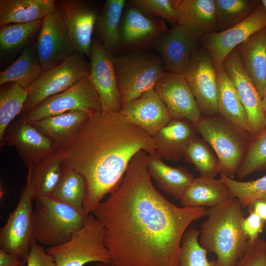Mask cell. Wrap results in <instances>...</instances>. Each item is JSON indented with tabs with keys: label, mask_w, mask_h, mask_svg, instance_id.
Masks as SVG:
<instances>
[{
	"label": "cell",
	"mask_w": 266,
	"mask_h": 266,
	"mask_svg": "<svg viewBox=\"0 0 266 266\" xmlns=\"http://www.w3.org/2000/svg\"><path fill=\"white\" fill-rule=\"evenodd\" d=\"M154 89L173 119H185L196 124L202 117L184 76L166 72Z\"/></svg>",
	"instance_id": "obj_16"
},
{
	"label": "cell",
	"mask_w": 266,
	"mask_h": 266,
	"mask_svg": "<svg viewBox=\"0 0 266 266\" xmlns=\"http://www.w3.org/2000/svg\"><path fill=\"white\" fill-rule=\"evenodd\" d=\"M261 3H262V4L263 5L265 9V10L266 11V0H262L261 1Z\"/></svg>",
	"instance_id": "obj_49"
},
{
	"label": "cell",
	"mask_w": 266,
	"mask_h": 266,
	"mask_svg": "<svg viewBox=\"0 0 266 266\" xmlns=\"http://www.w3.org/2000/svg\"><path fill=\"white\" fill-rule=\"evenodd\" d=\"M125 0H107L95 25L97 39L113 56L118 51V36Z\"/></svg>",
	"instance_id": "obj_32"
},
{
	"label": "cell",
	"mask_w": 266,
	"mask_h": 266,
	"mask_svg": "<svg viewBox=\"0 0 266 266\" xmlns=\"http://www.w3.org/2000/svg\"><path fill=\"white\" fill-rule=\"evenodd\" d=\"M89 116L85 111L72 110L30 123L49 139L59 151L74 140Z\"/></svg>",
	"instance_id": "obj_23"
},
{
	"label": "cell",
	"mask_w": 266,
	"mask_h": 266,
	"mask_svg": "<svg viewBox=\"0 0 266 266\" xmlns=\"http://www.w3.org/2000/svg\"><path fill=\"white\" fill-rule=\"evenodd\" d=\"M1 86L0 90V144H3L7 128L23 110L29 89L16 83Z\"/></svg>",
	"instance_id": "obj_33"
},
{
	"label": "cell",
	"mask_w": 266,
	"mask_h": 266,
	"mask_svg": "<svg viewBox=\"0 0 266 266\" xmlns=\"http://www.w3.org/2000/svg\"><path fill=\"white\" fill-rule=\"evenodd\" d=\"M234 197L222 179L200 176L195 178L186 190L180 203L182 207L217 206Z\"/></svg>",
	"instance_id": "obj_27"
},
{
	"label": "cell",
	"mask_w": 266,
	"mask_h": 266,
	"mask_svg": "<svg viewBox=\"0 0 266 266\" xmlns=\"http://www.w3.org/2000/svg\"><path fill=\"white\" fill-rule=\"evenodd\" d=\"M200 231L191 228L182 239L178 266H218L216 260L209 261L208 251L199 242Z\"/></svg>",
	"instance_id": "obj_38"
},
{
	"label": "cell",
	"mask_w": 266,
	"mask_h": 266,
	"mask_svg": "<svg viewBox=\"0 0 266 266\" xmlns=\"http://www.w3.org/2000/svg\"><path fill=\"white\" fill-rule=\"evenodd\" d=\"M248 242L246 252L235 266H266L265 241L258 238L254 241Z\"/></svg>",
	"instance_id": "obj_42"
},
{
	"label": "cell",
	"mask_w": 266,
	"mask_h": 266,
	"mask_svg": "<svg viewBox=\"0 0 266 266\" xmlns=\"http://www.w3.org/2000/svg\"><path fill=\"white\" fill-rule=\"evenodd\" d=\"M35 43L43 70L76 53L65 20L56 6L43 19Z\"/></svg>",
	"instance_id": "obj_13"
},
{
	"label": "cell",
	"mask_w": 266,
	"mask_h": 266,
	"mask_svg": "<svg viewBox=\"0 0 266 266\" xmlns=\"http://www.w3.org/2000/svg\"><path fill=\"white\" fill-rule=\"evenodd\" d=\"M265 242H266V241H265Z\"/></svg>",
	"instance_id": "obj_51"
},
{
	"label": "cell",
	"mask_w": 266,
	"mask_h": 266,
	"mask_svg": "<svg viewBox=\"0 0 266 266\" xmlns=\"http://www.w3.org/2000/svg\"><path fill=\"white\" fill-rule=\"evenodd\" d=\"M266 168V128L250 139L244 159L237 175L239 179Z\"/></svg>",
	"instance_id": "obj_39"
},
{
	"label": "cell",
	"mask_w": 266,
	"mask_h": 266,
	"mask_svg": "<svg viewBox=\"0 0 266 266\" xmlns=\"http://www.w3.org/2000/svg\"><path fill=\"white\" fill-rule=\"evenodd\" d=\"M89 78L97 91L101 104V112H120V95L113 63V55L96 38H93L90 56Z\"/></svg>",
	"instance_id": "obj_15"
},
{
	"label": "cell",
	"mask_w": 266,
	"mask_h": 266,
	"mask_svg": "<svg viewBox=\"0 0 266 266\" xmlns=\"http://www.w3.org/2000/svg\"><path fill=\"white\" fill-rule=\"evenodd\" d=\"M220 176L229 187L233 197L239 200L242 207H247L254 200L266 199V175L249 181H237L224 175Z\"/></svg>",
	"instance_id": "obj_40"
},
{
	"label": "cell",
	"mask_w": 266,
	"mask_h": 266,
	"mask_svg": "<svg viewBox=\"0 0 266 266\" xmlns=\"http://www.w3.org/2000/svg\"><path fill=\"white\" fill-rule=\"evenodd\" d=\"M249 212H253L266 222V199H257L251 202L248 205Z\"/></svg>",
	"instance_id": "obj_46"
},
{
	"label": "cell",
	"mask_w": 266,
	"mask_h": 266,
	"mask_svg": "<svg viewBox=\"0 0 266 266\" xmlns=\"http://www.w3.org/2000/svg\"><path fill=\"white\" fill-rule=\"evenodd\" d=\"M195 125L198 133L216 154L220 175L233 177L244 159L251 137L219 113L203 115Z\"/></svg>",
	"instance_id": "obj_4"
},
{
	"label": "cell",
	"mask_w": 266,
	"mask_h": 266,
	"mask_svg": "<svg viewBox=\"0 0 266 266\" xmlns=\"http://www.w3.org/2000/svg\"><path fill=\"white\" fill-rule=\"evenodd\" d=\"M262 105L263 109L266 122V94L264 95L262 99Z\"/></svg>",
	"instance_id": "obj_47"
},
{
	"label": "cell",
	"mask_w": 266,
	"mask_h": 266,
	"mask_svg": "<svg viewBox=\"0 0 266 266\" xmlns=\"http://www.w3.org/2000/svg\"><path fill=\"white\" fill-rule=\"evenodd\" d=\"M27 262L14 254L0 249V266H26Z\"/></svg>",
	"instance_id": "obj_45"
},
{
	"label": "cell",
	"mask_w": 266,
	"mask_h": 266,
	"mask_svg": "<svg viewBox=\"0 0 266 266\" xmlns=\"http://www.w3.org/2000/svg\"><path fill=\"white\" fill-rule=\"evenodd\" d=\"M72 110H81L90 115L101 112L99 96L89 77L47 99L33 109L25 113L22 119L32 123Z\"/></svg>",
	"instance_id": "obj_10"
},
{
	"label": "cell",
	"mask_w": 266,
	"mask_h": 266,
	"mask_svg": "<svg viewBox=\"0 0 266 266\" xmlns=\"http://www.w3.org/2000/svg\"><path fill=\"white\" fill-rule=\"evenodd\" d=\"M216 32L229 29L246 19L259 4L251 0H214Z\"/></svg>",
	"instance_id": "obj_34"
},
{
	"label": "cell",
	"mask_w": 266,
	"mask_h": 266,
	"mask_svg": "<svg viewBox=\"0 0 266 266\" xmlns=\"http://www.w3.org/2000/svg\"><path fill=\"white\" fill-rule=\"evenodd\" d=\"M33 192L27 177L18 204L0 230V249L27 262L34 238Z\"/></svg>",
	"instance_id": "obj_9"
},
{
	"label": "cell",
	"mask_w": 266,
	"mask_h": 266,
	"mask_svg": "<svg viewBox=\"0 0 266 266\" xmlns=\"http://www.w3.org/2000/svg\"><path fill=\"white\" fill-rule=\"evenodd\" d=\"M43 70L37 57L35 43H31L11 65L0 72V85L16 83L29 89Z\"/></svg>",
	"instance_id": "obj_31"
},
{
	"label": "cell",
	"mask_w": 266,
	"mask_h": 266,
	"mask_svg": "<svg viewBox=\"0 0 266 266\" xmlns=\"http://www.w3.org/2000/svg\"><path fill=\"white\" fill-rule=\"evenodd\" d=\"M235 48L242 66L262 99L266 87V27Z\"/></svg>",
	"instance_id": "obj_25"
},
{
	"label": "cell",
	"mask_w": 266,
	"mask_h": 266,
	"mask_svg": "<svg viewBox=\"0 0 266 266\" xmlns=\"http://www.w3.org/2000/svg\"><path fill=\"white\" fill-rule=\"evenodd\" d=\"M248 216L244 218L242 227L243 232L249 241L252 242L258 238L262 233L266 222L253 212H249Z\"/></svg>",
	"instance_id": "obj_44"
},
{
	"label": "cell",
	"mask_w": 266,
	"mask_h": 266,
	"mask_svg": "<svg viewBox=\"0 0 266 266\" xmlns=\"http://www.w3.org/2000/svg\"><path fill=\"white\" fill-rule=\"evenodd\" d=\"M96 266H115L111 264H107L103 263H97Z\"/></svg>",
	"instance_id": "obj_48"
},
{
	"label": "cell",
	"mask_w": 266,
	"mask_h": 266,
	"mask_svg": "<svg viewBox=\"0 0 266 266\" xmlns=\"http://www.w3.org/2000/svg\"><path fill=\"white\" fill-rule=\"evenodd\" d=\"M266 94V89H265V94Z\"/></svg>",
	"instance_id": "obj_50"
},
{
	"label": "cell",
	"mask_w": 266,
	"mask_h": 266,
	"mask_svg": "<svg viewBox=\"0 0 266 266\" xmlns=\"http://www.w3.org/2000/svg\"><path fill=\"white\" fill-rule=\"evenodd\" d=\"M146 153L132 159L119 187L91 212L102 224L115 266H178L189 226L206 216L204 207H178L151 182Z\"/></svg>",
	"instance_id": "obj_1"
},
{
	"label": "cell",
	"mask_w": 266,
	"mask_h": 266,
	"mask_svg": "<svg viewBox=\"0 0 266 266\" xmlns=\"http://www.w3.org/2000/svg\"><path fill=\"white\" fill-rule=\"evenodd\" d=\"M66 23L75 52L89 57L98 10L84 0H56Z\"/></svg>",
	"instance_id": "obj_18"
},
{
	"label": "cell",
	"mask_w": 266,
	"mask_h": 266,
	"mask_svg": "<svg viewBox=\"0 0 266 266\" xmlns=\"http://www.w3.org/2000/svg\"><path fill=\"white\" fill-rule=\"evenodd\" d=\"M26 266H56V264L52 256L34 239L27 260Z\"/></svg>",
	"instance_id": "obj_43"
},
{
	"label": "cell",
	"mask_w": 266,
	"mask_h": 266,
	"mask_svg": "<svg viewBox=\"0 0 266 266\" xmlns=\"http://www.w3.org/2000/svg\"><path fill=\"white\" fill-rule=\"evenodd\" d=\"M127 2L150 16L167 21L173 27L178 25L172 0H130Z\"/></svg>",
	"instance_id": "obj_41"
},
{
	"label": "cell",
	"mask_w": 266,
	"mask_h": 266,
	"mask_svg": "<svg viewBox=\"0 0 266 266\" xmlns=\"http://www.w3.org/2000/svg\"><path fill=\"white\" fill-rule=\"evenodd\" d=\"M7 130L4 142L17 149L28 168L57 151L49 139L22 119Z\"/></svg>",
	"instance_id": "obj_21"
},
{
	"label": "cell",
	"mask_w": 266,
	"mask_h": 266,
	"mask_svg": "<svg viewBox=\"0 0 266 266\" xmlns=\"http://www.w3.org/2000/svg\"><path fill=\"white\" fill-rule=\"evenodd\" d=\"M200 39L177 25L156 41L153 46L166 72L183 75L199 47Z\"/></svg>",
	"instance_id": "obj_19"
},
{
	"label": "cell",
	"mask_w": 266,
	"mask_h": 266,
	"mask_svg": "<svg viewBox=\"0 0 266 266\" xmlns=\"http://www.w3.org/2000/svg\"><path fill=\"white\" fill-rule=\"evenodd\" d=\"M140 151L156 152L153 137L120 112H100L90 115L74 140L57 151L63 165L85 180L86 214L119 187L132 159Z\"/></svg>",
	"instance_id": "obj_2"
},
{
	"label": "cell",
	"mask_w": 266,
	"mask_h": 266,
	"mask_svg": "<svg viewBox=\"0 0 266 266\" xmlns=\"http://www.w3.org/2000/svg\"><path fill=\"white\" fill-rule=\"evenodd\" d=\"M56 266H84L92 262L111 264V256L104 241V228L93 214L84 226L63 244L47 247Z\"/></svg>",
	"instance_id": "obj_7"
},
{
	"label": "cell",
	"mask_w": 266,
	"mask_h": 266,
	"mask_svg": "<svg viewBox=\"0 0 266 266\" xmlns=\"http://www.w3.org/2000/svg\"><path fill=\"white\" fill-rule=\"evenodd\" d=\"M168 31L165 20L129 4L124 9L121 21L118 51H140L153 45Z\"/></svg>",
	"instance_id": "obj_11"
},
{
	"label": "cell",
	"mask_w": 266,
	"mask_h": 266,
	"mask_svg": "<svg viewBox=\"0 0 266 266\" xmlns=\"http://www.w3.org/2000/svg\"><path fill=\"white\" fill-rule=\"evenodd\" d=\"M88 216L52 196L39 198L33 210L34 238L47 247L63 244L84 226Z\"/></svg>",
	"instance_id": "obj_6"
},
{
	"label": "cell",
	"mask_w": 266,
	"mask_h": 266,
	"mask_svg": "<svg viewBox=\"0 0 266 266\" xmlns=\"http://www.w3.org/2000/svg\"><path fill=\"white\" fill-rule=\"evenodd\" d=\"M242 206L234 198L206 210L201 225L200 244L216 257L218 266H235L244 255L249 242L242 227Z\"/></svg>",
	"instance_id": "obj_3"
},
{
	"label": "cell",
	"mask_w": 266,
	"mask_h": 266,
	"mask_svg": "<svg viewBox=\"0 0 266 266\" xmlns=\"http://www.w3.org/2000/svg\"><path fill=\"white\" fill-rule=\"evenodd\" d=\"M42 20L26 23H12L0 26L1 51H13L29 44L30 40L38 33Z\"/></svg>",
	"instance_id": "obj_37"
},
{
	"label": "cell",
	"mask_w": 266,
	"mask_h": 266,
	"mask_svg": "<svg viewBox=\"0 0 266 266\" xmlns=\"http://www.w3.org/2000/svg\"><path fill=\"white\" fill-rule=\"evenodd\" d=\"M147 166L157 186L176 200H181L195 178L186 167L165 164L156 152L147 155Z\"/></svg>",
	"instance_id": "obj_26"
},
{
	"label": "cell",
	"mask_w": 266,
	"mask_h": 266,
	"mask_svg": "<svg viewBox=\"0 0 266 266\" xmlns=\"http://www.w3.org/2000/svg\"><path fill=\"white\" fill-rule=\"evenodd\" d=\"M178 26L200 37L216 32L214 0H172Z\"/></svg>",
	"instance_id": "obj_24"
},
{
	"label": "cell",
	"mask_w": 266,
	"mask_h": 266,
	"mask_svg": "<svg viewBox=\"0 0 266 266\" xmlns=\"http://www.w3.org/2000/svg\"><path fill=\"white\" fill-rule=\"evenodd\" d=\"M33 200L53 195L63 176L64 166L56 151L28 168Z\"/></svg>",
	"instance_id": "obj_29"
},
{
	"label": "cell",
	"mask_w": 266,
	"mask_h": 266,
	"mask_svg": "<svg viewBox=\"0 0 266 266\" xmlns=\"http://www.w3.org/2000/svg\"><path fill=\"white\" fill-rule=\"evenodd\" d=\"M90 71V63L86 61L83 55L76 52L44 70L29 89L23 112L26 113L31 111L50 97L89 77Z\"/></svg>",
	"instance_id": "obj_8"
},
{
	"label": "cell",
	"mask_w": 266,
	"mask_h": 266,
	"mask_svg": "<svg viewBox=\"0 0 266 266\" xmlns=\"http://www.w3.org/2000/svg\"><path fill=\"white\" fill-rule=\"evenodd\" d=\"M266 27V11L261 2L253 13L242 22L221 32L200 37L202 47L211 56L215 67L223 65L226 57L237 46Z\"/></svg>",
	"instance_id": "obj_12"
},
{
	"label": "cell",
	"mask_w": 266,
	"mask_h": 266,
	"mask_svg": "<svg viewBox=\"0 0 266 266\" xmlns=\"http://www.w3.org/2000/svg\"><path fill=\"white\" fill-rule=\"evenodd\" d=\"M202 115L218 113L216 68L207 51L198 47L183 74Z\"/></svg>",
	"instance_id": "obj_14"
},
{
	"label": "cell",
	"mask_w": 266,
	"mask_h": 266,
	"mask_svg": "<svg viewBox=\"0 0 266 266\" xmlns=\"http://www.w3.org/2000/svg\"><path fill=\"white\" fill-rule=\"evenodd\" d=\"M113 63L122 108L154 88L166 72L160 56L140 50L113 56Z\"/></svg>",
	"instance_id": "obj_5"
},
{
	"label": "cell",
	"mask_w": 266,
	"mask_h": 266,
	"mask_svg": "<svg viewBox=\"0 0 266 266\" xmlns=\"http://www.w3.org/2000/svg\"><path fill=\"white\" fill-rule=\"evenodd\" d=\"M210 146L203 138L197 137L187 148L183 157L195 166L200 176L215 178L219 173V162Z\"/></svg>",
	"instance_id": "obj_36"
},
{
	"label": "cell",
	"mask_w": 266,
	"mask_h": 266,
	"mask_svg": "<svg viewBox=\"0 0 266 266\" xmlns=\"http://www.w3.org/2000/svg\"><path fill=\"white\" fill-rule=\"evenodd\" d=\"M86 191V185L84 177L77 171L64 166L62 179L52 197L76 210L84 213L83 203Z\"/></svg>",
	"instance_id": "obj_35"
},
{
	"label": "cell",
	"mask_w": 266,
	"mask_h": 266,
	"mask_svg": "<svg viewBox=\"0 0 266 266\" xmlns=\"http://www.w3.org/2000/svg\"><path fill=\"white\" fill-rule=\"evenodd\" d=\"M55 7V0H0V26L42 20Z\"/></svg>",
	"instance_id": "obj_30"
},
{
	"label": "cell",
	"mask_w": 266,
	"mask_h": 266,
	"mask_svg": "<svg viewBox=\"0 0 266 266\" xmlns=\"http://www.w3.org/2000/svg\"><path fill=\"white\" fill-rule=\"evenodd\" d=\"M198 133L195 124L185 119L172 118L153 136L156 153L162 159L177 161L184 157Z\"/></svg>",
	"instance_id": "obj_22"
},
{
	"label": "cell",
	"mask_w": 266,
	"mask_h": 266,
	"mask_svg": "<svg viewBox=\"0 0 266 266\" xmlns=\"http://www.w3.org/2000/svg\"><path fill=\"white\" fill-rule=\"evenodd\" d=\"M223 65L246 112L250 135L254 136L266 128L262 99L242 66L236 48L226 57Z\"/></svg>",
	"instance_id": "obj_17"
},
{
	"label": "cell",
	"mask_w": 266,
	"mask_h": 266,
	"mask_svg": "<svg viewBox=\"0 0 266 266\" xmlns=\"http://www.w3.org/2000/svg\"><path fill=\"white\" fill-rule=\"evenodd\" d=\"M120 112L152 137L172 119L154 88L132 100Z\"/></svg>",
	"instance_id": "obj_20"
},
{
	"label": "cell",
	"mask_w": 266,
	"mask_h": 266,
	"mask_svg": "<svg viewBox=\"0 0 266 266\" xmlns=\"http://www.w3.org/2000/svg\"><path fill=\"white\" fill-rule=\"evenodd\" d=\"M215 68L218 85V113L250 135L247 113L240 100L233 82L223 65Z\"/></svg>",
	"instance_id": "obj_28"
}]
</instances>
